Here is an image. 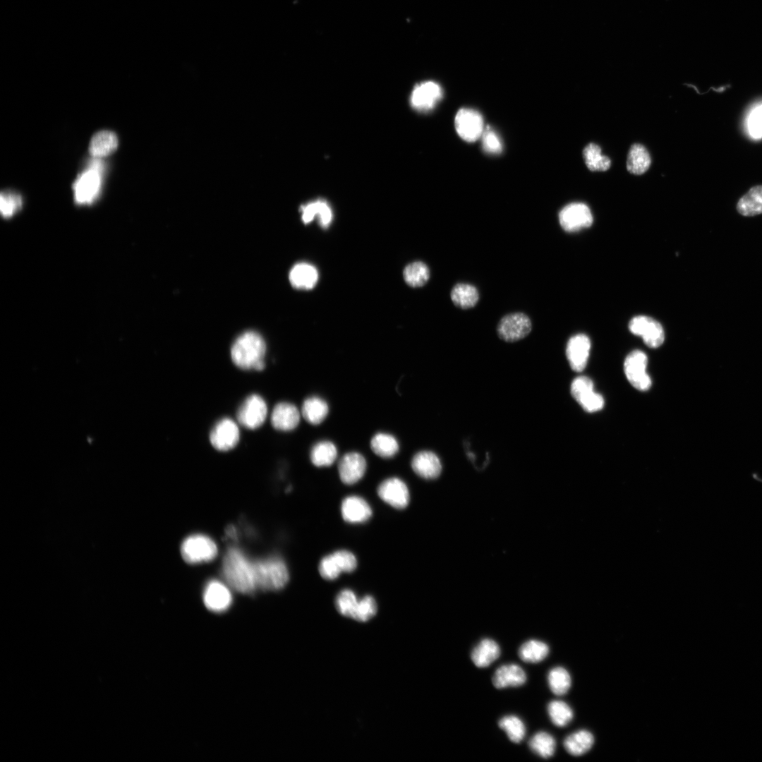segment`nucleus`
Masks as SVG:
<instances>
[{
    "label": "nucleus",
    "instance_id": "obj_1",
    "mask_svg": "<svg viewBox=\"0 0 762 762\" xmlns=\"http://www.w3.org/2000/svg\"><path fill=\"white\" fill-rule=\"evenodd\" d=\"M222 572L225 580L236 591L242 593H252L258 588L254 561L238 548H231L226 552Z\"/></svg>",
    "mask_w": 762,
    "mask_h": 762
},
{
    "label": "nucleus",
    "instance_id": "obj_2",
    "mask_svg": "<svg viewBox=\"0 0 762 762\" xmlns=\"http://www.w3.org/2000/svg\"><path fill=\"white\" fill-rule=\"evenodd\" d=\"M266 345L263 338L254 331L241 334L231 349L233 363L243 370H262L265 368Z\"/></svg>",
    "mask_w": 762,
    "mask_h": 762
},
{
    "label": "nucleus",
    "instance_id": "obj_3",
    "mask_svg": "<svg viewBox=\"0 0 762 762\" xmlns=\"http://www.w3.org/2000/svg\"><path fill=\"white\" fill-rule=\"evenodd\" d=\"M258 588L277 591L284 588L289 581V571L283 560L272 556L254 562Z\"/></svg>",
    "mask_w": 762,
    "mask_h": 762
},
{
    "label": "nucleus",
    "instance_id": "obj_4",
    "mask_svg": "<svg viewBox=\"0 0 762 762\" xmlns=\"http://www.w3.org/2000/svg\"><path fill=\"white\" fill-rule=\"evenodd\" d=\"M181 552L186 562L197 564L212 560L216 557L218 551L215 543L210 538L202 534H195L183 540Z\"/></svg>",
    "mask_w": 762,
    "mask_h": 762
},
{
    "label": "nucleus",
    "instance_id": "obj_5",
    "mask_svg": "<svg viewBox=\"0 0 762 762\" xmlns=\"http://www.w3.org/2000/svg\"><path fill=\"white\" fill-rule=\"evenodd\" d=\"M648 358L645 353L635 350L629 353L624 362V371L629 383L636 389L646 391L651 380L646 373Z\"/></svg>",
    "mask_w": 762,
    "mask_h": 762
},
{
    "label": "nucleus",
    "instance_id": "obj_6",
    "mask_svg": "<svg viewBox=\"0 0 762 762\" xmlns=\"http://www.w3.org/2000/svg\"><path fill=\"white\" fill-rule=\"evenodd\" d=\"M101 186L99 167L94 164L80 174L73 184L75 200L78 204H90L97 198Z\"/></svg>",
    "mask_w": 762,
    "mask_h": 762
},
{
    "label": "nucleus",
    "instance_id": "obj_7",
    "mask_svg": "<svg viewBox=\"0 0 762 762\" xmlns=\"http://www.w3.org/2000/svg\"><path fill=\"white\" fill-rule=\"evenodd\" d=\"M530 318L523 313H512L504 315L499 322L497 331L499 337L509 342L526 337L531 332Z\"/></svg>",
    "mask_w": 762,
    "mask_h": 762
},
{
    "label": "nucleus",
    "instance_id": "obj_8",
    "mask_svg": "<svg viewBox=\"0 0 762 762\" xmlns=\"http://www.w3.org/2000/svg\"><path fill=\"white\" fill-rule=\"evenodd\" d=\"M267 413L265 400L258 394L248 397L237 411L238 423L248 429H256L264 423Z\"/></svg>",
    "mask_w": 762,
    "mask_h": 762
},
{
    "label": "nucleus",
    "instance_id": "obj_9",
    "mask_svg": "<svg viewBox=\"0 0 762 762\" xmlns=\"http://www.w3.org/2000/svg\"><path fill=\"white\" fill-rule=\"evenodd\" d=\"M559 222L562 228L566 231H577L589 227L592 224L593 215L586 204L572 202L560 210Z\"/></svg>",
    "mask_w": 762,
    "mask_h": 762
},
{
    "label": "nucleus",
    "instance_id": "obj_10",
    "mask_svg": "<svg viewBox=\"0 0 762 762\" xmlns=\"http://www.w3.org/2000/svg\"><path fill=\"white\" fill-rule=\"evenodd\" d=\"M454 125L458 135L466 142L476 141L481 137L485 129L481 114L468 108H462L458 111Z\"/></svg>",
    "mask_w": 762,
    "mask_h": 762
},
{
    "label": "nucleus",
    "instance_id": "obj_11",
    "mask_svg": "<svg viewBox=\"0 0 762 762\" xmlns=\"http://www.w3.org/2000/svg\"><path fill=\"white\" fill-rule=\"evenodd\" d=\"M629 329L632 334L641 337L644 343L650 348L660 346L665 339L662 325L648 316L639 315L633 318L629 322Z\"/></svg>",
    "mask_w": 762,
    "mask_h": 762
},
{
    "label": "nucleus",
    "instance_id": "obj_12",
    "mask_svg": "<svg viewBox=\"0 0 762 762\" xmlns=\"http://www.w3.org/2000/svg\"><path fill=\"white\" fill-rule=\"evenodd\" d=\"M442 97L441 87L433 81H425L416 85L410 97L411 107L419 111L433 109Z\"/></svg>",
    "mask_w": 762,
    "mask_h": 762
},
{
    "label": "nucleus",
    "instance_id": "obj_13",
    "mask_svg": "<svg viewBox=\"0 0 762 762\" xmlns=\"http://www.w3.org/2000/svg\"><path fill=\"white\" fill-rule=\"evenodd\" d=\"M239 430L236 423L228 418L217 422L210 434L212 445L219 451L233 449L239 440Z\"/></svg>",
    "mask_w": 762,
    "mask_h": 762
},
{
    "label": "nucleus",
    "instance_id": "obj_14",
    "mask_svg": "<svg viewBox=\"0 0 762 762\" xmlns=\"http://www.w3.org/2000/svg\"><path fill=\"white\" fill-rule=\"evenodd\" d=\"M379 497L396 509H404L409 502V492L406 483L393 477L383 480L377 488Z\"/></svg>",
    "mask_w": 762,
    "mask_h": 762
},
{
    "label": "nucleus",
    "instance_id": "obj_15",
    "mask_svg": "<svg viewBox=\"0 0 762 762\" xmlns=\"http://www.w3.org/2000/svg\"><path fill=\"white\" fill-rule=\"evenodd\" d=\"M366 468V460L361 454L356 452H348L339 461V478L344 484H355L363 478Z\"/></svg>",
    "mask_w": 762,
    "mask_h": 762
},
{
    "label": "nucleus",
    "instance_id": "obj_16",
    "mask_svg": "<svg viewBox=\"0 0 762 762\" xmlns=\"http://www.w3.org/2000/svg\"><path fill=\"white\" fill-rule=\"evenodd\" d=\"M591 341L583 334L572 337L567 344L566 355L571 368L576 372H581L585 368L589 352Z\"/></svg>",
    "mask_w": 762,
    "mask_h": 762
},
{
    "label": "nucleus",
    "instance_id": "obj_17",
    "mask_svg": "<svg viewBox=\"0 0 762 762\" xmlns=\"http://www.w3.org/2000/svg\"><path fill=\"white\" fill-rule=\"evenodd\" d=\"M203 600L210 610L221 612L227 610L232 602L229 589L217 580L209 581L204 589Z\"/></svg>",
    "mask_w": 762,
    "mask_h": 762
},
{
    "label": "nucleus",
    "instance_id": "obj_18",
    "mask_svg": "<svg viewBox=\"0 0 762 762\" xmlns=\"http://www.w3.org/2000/svg\"><path fill=\"white\" fill-rule=\"evenodd\" d=\"M341 513L345 521L360 524L367 521L371 517L372 509L364 499L352 495L342 501Z\"/></svg>",
    "mask_w": 762,
    "mask_h": 762
},
{
    "label": "nucleus",
    "instance_id": "obj_19",
    "mask_svg": "<svg viewBox=\"0 0 762 762\" xmlns=\"http://www.w3.org/2000/svg\"><path fill=\"white\" fill-rule=\"evenodd\" d=\"M300 417V412L295 405L280 402L273 409L271 423L276 430L290 431L298 426Z\"/></svg>",
    "mask_w": 762,
    "mask_h": 762
},
{
    "label": "nucleus",
    "instance_id": "obj_20",
    "mask_svg": "<svg viewBox=\"0 0 762 762\" xmlns=\"http://www.w3.org/2000/svg\"><path fill=\"white\" fill-rule=\"evenodd\" d=\"M526 679L525 671L519 665L509 663L502 665L495 670L492 682L496 689H500L520 687L525 684Z\"/></svg>",
    "mask_w": 762,
    "mask_h": 762
},
{
    "label": "nucleus",
    "instance_id": "obj_21",
    "mask_svg": "<svg viewBox=\"0 0 762 762\" xmlns=\"http://www.w3.org/2000/svg\"><path fill=\"white\" fill-rule=\"evenodd\" d=\"M411 467L418 476L425 479H435L442 471L438 456L430 451L416 453L411 460Z\"/></svg>",
    "mask_w": 762,
    "mask_h": 762
},
{
    "label": "nucleus",
    "instance_id": "obj_22",
    "mask_svg": "<svg viewBox=\"0 0 762 762\" xmlns=\"http://www.w3.org/2000/svg\"><path fill=\"white\" fill-rule=\"evenodd\" d=\"M500 655L498 643L492 639L485 638L473 648L471 659L480 668L487 667Z\"/></svg>",
    "mask_w": 762,
    "mask_h": 762
},
{
    "label": "nucleus",
    "instance_id": "obj_23",
    "mask_svg": "<svg viewBox=\"0 0 762 762\" xmlns=\"http://www.w3.org/2000/svg\"><path fill=\"white\" fill-rule=\"evenodd\" d=\"M736 209L744 217H754L762 214V185L751 187L738 200Z\"/></svg>",
    "mask_w": 762,
    "mask_h": 762
},
{
    "label": "nucleus",
    "instance_id": "obj_24",
    "mask_svg": "<svg viewBox=\"0 0 762 762\" xmlns=\"http://www.w3.org/2000/svg\"><path fill=\"white\" fill-rule=\"evenodd\" d=\"M318 278V274L315 267L306 262L295 265L289 272L291 284L294 287L299 289L313 288Z\"/></svg>",
    "mask_w": 762,
    "mask_h": 762
},
{
    "label": "nucleus",
    "instance_id": "obj_25",
    "mask_svg": "<svg viewBox=\"0 0 762 762\" xmlns=\"http://www.w3.org/2000/svg\"><path fill=\"white\" fill-rule=\"evenodd\" d=\"M301 211L302 220L305 224L310 223L316 217L322 227H327L332 220V210L327 202L323 200H317L303 205Z\"/></svg>",
    "mask_w": 762,
    "mask_h": 762
},
{
    "label": "nucleus",
    "instance_id": "obj_26",
    "mask_svg": "<svg viewBox=\"0 0 762 762\" xmlns=\"http://www.w3.org/2000/svg\"><path fill=\"white\" fill-rule=\"evenodd\" d=\"M118 147V138L116 134L109 131H101L91 138L89 152L95 158L106 157L116 150Z\"/></svg>",
    "mask_w": 762,
    "mask_h": 762
},
{
    "label": "nucleus",
    "instance_id": "obj_27",
    "mask_svg": "<svg viewBox=\"0 0 762 762\" xmlns=\"http://www.w3.org/2000/svg\"><path fill=\"white\" fill-rule=\"evenodd\" d=\"M329 412L327 403L321 397L313 396L306 399L301 408L304 419L312 425L320 424Z\"/></svg>",
    "mask_w": 762,
    "mask_h": 762
},
{
    "label": "nucleus",
    "instance_id": "obj_28",
    "mask_svg": "<svg viewBox=\"0 0 762 762\" xmlns=\"http://www.w3.org/2000/svg\"><path fill=\"white\" fill-rule=\"evenodd\" d=\"M651 163V156L643 145L639 143L631 145L627 159L629 172L635 175L643 174L649 169Z\"/></svg>",
    "mask_w": 762,
    "mask_h": 762
},
{
    "label": "nucleus",
    "instance_id": "obj_29",
    "mask_svg": "<svg viewBox=\"0 0 762 762\" xmlns=\"http://www.w3.org/2000/svg\"><path fill=\"white\" fill-rule=\"evenodd\" d=\"M337 457L335 445L327 440L320 441L311 448L310 459L313 465L318 467L331 466Z\"/></svg>",
    "mask_w": 762,
    "mask_h": 762
},
{
    "label": "nucleus",
    "instance_id": "obj_30",
    "mask_svg": "<svg viewBox=\"0 0 762 762\" xmlns=\"http://www.w3.org/2000/svg\"><path fill=\"white\" fill-rule=\"evenodd\" d=\"M594 742L593 734L587 730H579L567 736L564 747L571 755L579 756L589 751Z\"/></svg>",
    "mask_w": 762,
    "mask_h": 762
},
{
    "label": "nucleus",
    "instance_id": "obj_31",
    "mask_svg": "<svg viewBox=\"0 0 762 762\" xmlns=\"http://www.w3.org/2000/svg\"><path fill=\"white\" fill-rule=\"evenodd\" d=\"M450 296L453 303L462 309L474 307L479 299L477 289L474 286L466 283L456 284L452 288Z\"/></svg>",
    "mask_w": 762,
    "mask_h": 762
},
{
    "label": "nucleus",
    "instance_id": "obj_32",
    "mask_svg": "<svg viewBox=\"0 0 762 762\" xmlns=\"http://www.w3.org/2000/svg\"><path fill=\"white\" fill-rule=\"evenodd\" d=\"M549 653V647L543 641L530 639L519 647L518 655L526 663H537L543 660Z\"/></svg>",
    "mask_w": 762,
    "mask_h": 762
},
{
    "label": "nucleus",
    "instance_id": "obj_33",
    "mask_svg": "<svg viewBox=\"0 0 762 762\" xmlns=\"http://www.w3.org/2000/svg\"><path fill=\"white\" fill-rule=\"evenodd\" d=\"M370 448L380 457L392 458L399 452V445L393 435L385 433H378L372 437Z\"/></svg>",
    "mask_w": 762,
    "mask_h": 762
},
{
    "label": "nucleus",
    "instance_id": "obj_34",
    "mask_svg": "<svg viewBox=\"0 0 762 762\" xmlns=\"http://www.w3.org/2000/svg\"><path fill=\"white\" fill-rule=\"evenodd\" d=\"M583 157L587 168L591 171H605L610 167V159L603 155L600 147L593 143L584 147Z\"/></svg>",
    "mask_w": 762,
    "mask_h": 762
},
{
    "label": "nucleus",
    "instance_id": "obj_35",
    "mask_svg": "<svg viewBox=\"0 0 762 762\" xmlns=\"http://www.w3.org/2000/svg\"><path fill=\"white\" fill-rule=\"evenodd\" d=\"M528 746L535 754L543 758H548L555 753L556 742L549 733L540 731L531 737Z\"/></svg>",
    "mask_w": 762,
    "mask_h": 762
},
{
    "label": "nucleus",
    "instance_id": "obj_36",
    "mask_svg": "<svg viewBox=\"0 0 762 762\" xmlns=\"http://www.w3.org/2000/svg\"><path fill=\"white\" fill-rule=\"evenodd\" d=\"M405 282L412 287L425 285L430 278V270L426 264L421 261L408 265L403 272Z\"/></svg>",
    "mask_w": 762,
    "mask_h": 762
},
{
    "label": "nucleus",
    "instance_id": "obj_37",
    "mask_svg": "<svg viewBox=\"0 0 762 762\" xmlns=\"http://www.w3.org/2000/svg\"><path fill=\"white\" fill-rule=\"evenodd\" d=\"M498 726L506 732L509 740L514 743H520L525 737V725L516 715H508L502 717L498 721Z\"/></svg>",
    "mask_w": 762,
    "mask_h": 762
},
{
    "label": "nucleus",
    "instance_id": "obj_38",
    "mask_svg": "<svg viewBox=\"0 0 762 762\" xmlns=\"http://www.w3.org/2000/svg\"><path fill=\"white\" fill-rule=\"evenodd\" d=\"M548 686L555 695L565 694L571 687V677L568 671L562 667H556L550 670L548 675Z\"/></svg>",
    "mask_w": 762,
    "mask_h": 762
},
{
    "label": "nucleus",
    "instance_id": "obj_39",
    "mask_svg": "<svg viewBox=\"0 0 762 762\" xmlns=\"http://www.w3.org/2000/svg\"><path fill=\"white\" fill-rule=\"evenodd\" d=\"M548 713L552 722L557 727H564L573 718L570 706L562 701H550L548 705Z\"/></svg>",
    "mask_w": 762,
    "mask_h": 762
},
{
    "label": "nucleus",
    "instance_id": "obj_40",
    "mask_svg": "<svg viewBox=\"0 0 762 762\" xmlns=\"http://www.w3.org/2000/svg\"><path fill=\"white\" fill-rule=\"evenodd\" d=\"M319 572L325 580H334L344 572L341 564L335 552L324 557L319 564Z\"/></svg>",
    "mask_w": 762,
    "mask_h": 762
},
{
    "label": "nucleus",
    "instance_id": "obj_41",
    "mask_svg": "<svg viewBox=\"0 0 762 762\" xmlns=\"http://www.w3.org/2000/svg\"><path fill=\"white\" fill-rule=\"evenodd\" d=\"M358 600L353 591L344 589L336 597L335 607L339 614L352 618Z\"/></svg>",
    "mask_w": 762,
    "mask_h": 762
},
{
    "label": "nucleus",
    "instance_id": "obj_42",
    "mask_svg": "<svg viewBox=\"0 0 762 762\" xmlns=\"http://www.w3.org/2000/svg\"><path fill=\"white\" fill-rule=\"evenodd\" d=\"M377 606L375 600L370 595H365L358 600L352 619L358 622H367L377 613Z\"/></svg>",
    "mask_w": 762,
    "mask_h": 762
},
{
    "label": "nucleus",
    "instance_id": "obj_43",
    "mask_svg": "<svg viewBox=\"0 0 762 762\" xmlns=\"http://www.w3.org/2000/svg\"><path fill=\"white\" fill-rule=\"evenodd\" d=\"M21 197L15 192L6 190L0 195V209L2 216L8 218L21 208Z\"/></svg>",
    "mask_w": 762,
    "mask_h": 762
},
{
    "label": "nucleus",
    "instance_id": "obj_44",
    "mask_svg": "<svg viewBox=\"0 0 762 762\" xmlns=\"http://www.w3.org/2000/svg\"><path fill=\"white\" fill-rule=\"evenodd\" d=\"M484 151L492 155H497L502 150V140L498 134L490 126L485 128L481 135Z\"/></svg>",
    "mask_w": 762,
    "mask_h": 762
},
{
    "label": "nucleus",
    "instance_id": "obj_45",
    "mask_svg": "<svg viewBox=\"0 0 762 762\" xmlns=\"http://www.w3.org/2000/svg\"><path fill=\"white\" fill-rule=\"evenodd\" d=\"M577 402L588 413L598 411L604 406L603 397L593 390L583 395Z\"/></svg>",
    "mask_w": 762,
    "mask_h": 762
},
{
    "label": "nucleus",
    "instance_id": "obj_46",
    "mask_svg": "<svg viewBox=\"0 0 762 762\" xmlns=\"http://www.w3.org/2000/svg\"><path fill=\"white\" fill-rule=\"evenodd\" d=\"M593 390L592 380L586 376L576 377L571 385V394L577 401L582 396Z\"/></svg>",
    "mask_w": 762,
    "mask_h": 762
},
{
    "label": "nucleus",
    "instance_id": "obj_47",
    "mask_svg": "<svg viewBox=\"0 0 762 762\" xmlns=\"http://www.w3.org/2000/svg\"><path fill=\"white\" fill-rule=\"evenodd\" d=\"M749 128L753 137L762 136V105L756 109L750 116Z\"/></svg>",
    "mask_w": 762,
    "mask_h": 762
},
{
    "label": "nucleus",
    "instance_id": "obj_48",
    "mask_svg": "<svg viewBox=\"0 0 762 762\" xmlns=\"http://www.w3.org/2000/svg\"><path fill=\"white\" fill-rule=\"evenodd\" d=\"M226 535L230 538H235L236 536V529L233 526H229L226 529Z\"/></svg>",
    "mask_w": 762,
    "mask_h": 762
}]
</instances>
